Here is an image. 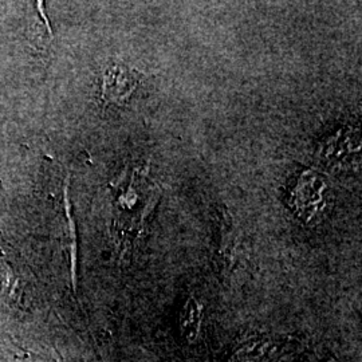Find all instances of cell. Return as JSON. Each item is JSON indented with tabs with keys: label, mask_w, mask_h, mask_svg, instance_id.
Masks as SVG:
<instances>
[{
	"label": "cell",
	"mask_w": 362,
	"mask_h": 362,
	"mask_svg": "<svg viewBox=\"0 0 362 362\" xmlns=\"http://www.w3.org/2000/svg\"><path fill=\"white\" fill-rule=\"evenodd\" d=\"M327 188L324 176L313 170L303 172L291 189V207L302 219L315 218L326 207Z\"/></svg>",
	"instance_id": "obj_1"
},
{
	"label": "cell",
	"mask_w": 362,
	"mask_h": 362,
	"mask_svg": "<svg viewBox=\"0 0 362 362\" xmlns=\"http://www.w3.org/2000/svg\"><path fill=\"white\" fill-rule=\"evenodd\" d=\"M139 74L128 66H109L103 78V98L110 104H125L139 88Z\"/></svg>",
	"instance_id": "obj_2"
},
{
	"label": "cell",
	"mask_w": 362,
	"mask_h": 362,
	"mask_svg": "<svg viewBox=\"0 0 362 362\" xmlns=\"http://www.w3.org/2000/svg\"><path fill=\"white\" fill-rule=\"evenodd\" d=\"M360 151L358 130H339L334 136L327 139L320 148L318 155L326 161H334L344 155H353Z\"/></svg>",
	"instance_id": "obj_3"
}]
</instances>
